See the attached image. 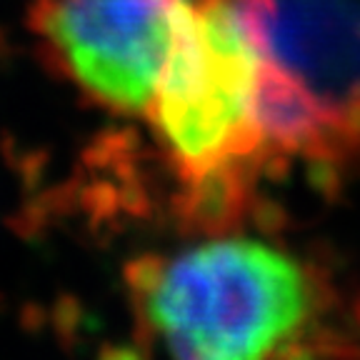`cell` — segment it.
Returning <instances> with one entry per match:
<instances>
[{"label": "cell", "mask_w": 360, "mask_h": 360, "mask_svg": "<svg viewBox=\"0 0 360 360\" xmlns=\"http://www.w3.org/2000/svg\"><path fill=\"white\" fill-rule=\"evenodd\" d=\"M130 288L170 360H310L333 308L313 265L253 238L141 260Z\"/></svg>", "instance_id": "cell-1"}, {"label": "cell", "mask_w": 360, "mask_h": 360, "mask_svg": "<svg viewBox=\"0 0 360 360\" xmlns=\"http://www.w3.org/2000/svg\"><path fill=\"white\" fill-rule=\"evenodd\" d=\"M263 58L238 0H186L173 20L150 112L202 228H223L270 160Z\"/></svg>", "instance_id": "cell-2"}, {"label": "cell", "mask_w": 360, "mask_h": 360, "mask_svg": "<svg viewBox=\"0 0 360 360\" xmlns=\"http://www.w3.org/2000/svg\"><path fill=\"white\" fill-rule=\"evenodd\" d=\"M263 58L268 155L360 150V0H238Z\"/></svg>", "instance_id": "cell-3"}, {"label": "cell", "mask_w": 360, "mask_h": 360, "mask_svg": "<svg viewBox=\"0 0 360 360\" xmlns=\"http://www.w3.org/2000/svg\"><path fill=\"white\" fill-rule=\"evenodd\" d=\"M186 0H53L43 30L70 73L120 110H146Z\"/></svg>", "instance_id": "cell-4"}]
</instances>
